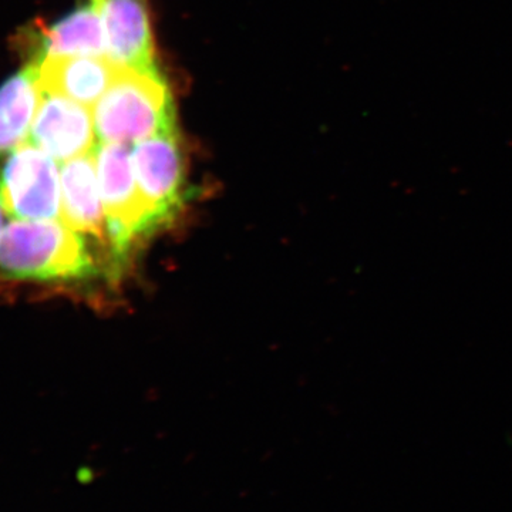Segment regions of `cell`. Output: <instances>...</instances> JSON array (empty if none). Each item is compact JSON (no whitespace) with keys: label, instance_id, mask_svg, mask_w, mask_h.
Returning a JSON list of instances; mask_svg holds the SVG:
<instances>
[{"label":"cell","instance_id":"cell-1","mask_svg":"<svg viewBox=\"0 0 512 512\" xmlns=\"http://www.w3.org/2000/svg\"><path fill=\"white\" fill-rule=\"evenodd\" d=\"M96 271L86 235L62 220H16L0 231V275L9 281H83Z\"/></svg>","mask_w":512,"mask_h":512},{"label":"cell","instance_id":"cell-2","mask_svg":"<svg viewBox=\"0 0 512 512\" xmlns=\"http://www.w3.org/2000/svg\"><path fill=\"white\" fill-rule=\"evenodd\" d=\"M93 117L101 143L130 146L177 128L173 96L160 72L126 67L93 107Z\"/></svg>","mask_w":512,"mask_h":512},{"label":"cell","instance_id":"cell-3","mask_svg":"<svg viewBox=\"0 0 512 512\" xmlns=\"http://www.w3.org/2000/svg\"><path fill=\"white\" fill-rule=\"evenodd\" d=\"M107 242L117 264H123L140 239L158 231L146 200L138 188L133 157L127 144L100 143L94 148Z\"/></svg>","mask_w":512,"mask_h":512},{"label":"cell","instance_id":"cell-4","mask_svg":"<svg viewBox=\"0 0 512 512\" xmlns=\"http://www.w3.org/2000/svg\"><path fill=\"white\" fill-rule=\"evenodd\" d=\"M0 207L16 220H60L62 183L55 158L30 143L13 150L0 171Z\"/></svg>","mask_w":512,"mask_h":512},{"label":"cell","instance_id":"cell-5","mask_svg":"<svg viewBox=\"0 0 512 512\" xmlns=\"http://www.w3.org/2000/svg\"><path fill=\"white\" fill-rule=\"evenodd\" d=\"M138 188L158 228L167 227L184 205V157L177 128L131 148Z\"/></svg>","mask_w":512,"mask_h":512},{"label":"cell","instance_id":"cell-6","mask_svg":"<svg viewBox=\"0 0 512 512\" xmlns=\"http://www.w3.org/2000/svg\"><path fill=\"white\" fill-rule=\"evenodd\" d=\"M93 111L57 94L43 92L29 133V143L56 161L73 160L93 153L96 140Z\"/></svg>","mask_w":512,"mask_h":512},{"label":"cell","instance_id":"cell-7","mask_svg":"<svg viewBox=\"0 0 512 512\" xmlns=\"http://www.w3.org/2000/svg\"><path fill=\"white\" fill-rule=\"evenodd\" d=\"M106 53L114 63L138 72H158L147 0H100Z\"/></svg>","mask_w":512,"mask_h":512},{"label":"cell","instance_id":"cell-8","mask_svg":"<svg viewBox=\"0 0 512 512\" xmlns=\"http://www.w3.org/2000/svg\"><path fill=\"white\" fill-rule=\"evenodd\" d=\"M121 66L107 56L46 57L39 60L45 93L57 94L93 109L116 80Z\"/></svg>","mask_w":512,"mask_h":512},{"label":"cell","instance_id":"cell-9","mask_svg":"<svg viewBox=\"0 0 512 512\" xmlns=\"http://www.w3.org/2000/svg\"><path fill=\"white\" fill-rule=\"evenodd\" d=\"M62 218L86 237L107 239L96 157L93 153L66 161L60 168Z\"/></svg>","mask_w":512,"mask_h":512},{"label":"cell","instance_id":"cell-10","mask_svg":"<svg viewBox=\"0 0 512 512\" xmlns=\"http://www.w3.org/2000/svg\"><path fill=\"white\" fill-rule=\"evenodd\" d=\"M42 99L39 62L28 64L0 87V154L25 144Z\"/></svg>","mask_w":512,"mask_h":512},{"label":"cell","instance_id":"cell-11","mask_svg":"<svg viewBox=\"0 0 512 512\" xmlns=\"http://www.w3.org/2000/svg\"><path fill=\"white\" fill-rule=\"evenodd\" d=\"M42 57L107 56L103 22L96 5L76 10L52 28H42Z\"/></svg>","mask_w":512,"mask_h":512},{"label":"cell","instance_id":"cell-12","mask_svg":"<svg viewBox=\"0 0 512 512\" xmlns=\"http://www.w3.org/2000/svg\"><path fill=\"white\" fill-rule=\"evenodd\" d=\"M2 207H0V231H2Z\"/></svg>","mask_w":512,"mask_h":512},{"label":"cell","instance_id":"cell-13","mask_svg":"<svg viewBox=\"0 0 512 512\" xmlns=\"http://www.w3.org/2000/svg\"><path fill=\"white\" fill-rule=\"evenodd\" d=\"M92 2H93V5H97V3L100 2V0H92Z\"/></svg>","mask_w":512,"mask_h":512}]
</instances>
